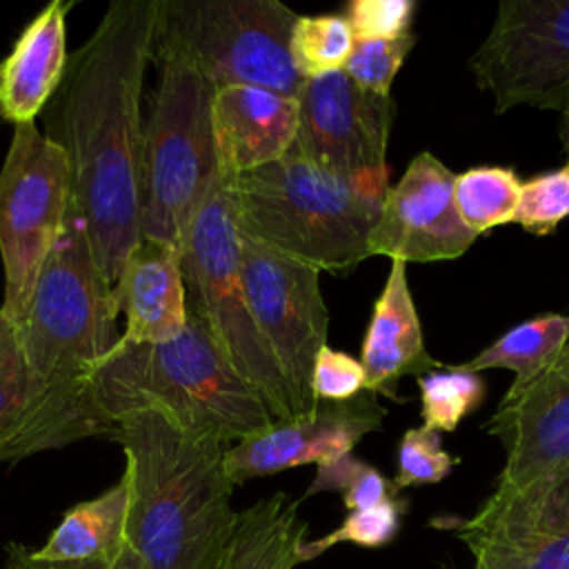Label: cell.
<instances>
[{
	"label": "cell",
	"mask_w": 569,
	"mask_h": 569,
	"mask_svg": "<svg viewBox=\"0 0 569 569\" xmlns=\"http://www.w3.org/2000/svg\"><path fill=\"white\" fill-rule=\"evenodd\" d=\"M158 4L113 0L47 104L44 136L67 158L71 207L111 287L142 240V91L156 56Z\"/></svg>",
	"instance_id": "6da1fadb"
},
{
	"label": "cell",
	"mask_w": 569,
	"mask_h": 569,
	"mask_svg": "<svg viewBox=\"0 0 569 569\" xmlns=\"http://www.w3.org/2000/svg\"><path fill=\"white\" fill-rule=\"evenodd\" d=\"M129 482L127 542L147 569H222L238 511L227 445L193 436L158 411H136L111 436Z\"/></svg>",
	"instance_id": "7a4b0ae2"
},
{
	"label": "cell",
	"mask_w": 569,
	"mask_h": 569,
	"mask_svg": "<svg viewBox=\"0 0 569 569\" xmlns=\"http://www.w3.org/2000/svg\"><path fill=\"white\" fill-rule=\"evenodd\" d=\"M89 389L113 425L136 411H158L227 447L278 422L267 398L236 371L191 307L184 331L169 342L120 338L89 376Z\"/></svg>",
	"instance_id": "3957f363"
},
{
	"label": "cell",
	"mask_w": 569,
	"mask_h": 569,
	"mask_svg": "<svg viewBox=\"0 0 569 569\" xmlns=\"http://www.w3.org/2000/svg\"><path fill=\"white\" fill-rule=\"evenodd\" d=\"M389 169L338 173L284 156L231 178L238 227L256 242L318 271L347 273L369 258Z\"/></svg>",
	"instance_id": "277c9868"
},
{
	"label": "cell",
	"mask_w": 569,
	"mask_h": 569,
	"mask_svg": "<svg viewBox=\"0 0 569 569\" xmlns=\"http://www.w3.org/2000/svg\"><path fill=\"white\" fill-rule=\"evenodd\" d=\"M153 58L160 73L142 136L140 231L144 240L180 251L220 173L211 122L216 87L171 53Z\"/></svg>",
	"instance_id": "5b68a950"
},
{
	"label": "cell",
	"mask_w": 569,
	"mask_h": 569,
	"mask_svg": "<svg viewBox=\"0 0 569 569\" xmlns=\"http://www.w3.org/2000/svg\"><path fill=\"white\" fill-rule=\"evenodd\" d=\"M118 300L100 273L84 224L71 207L64 229L16 327L29 369L47 382H89L120 340Z\"/></svg>",
	"instance_id": "8992f818"
},
{
	"label": "cell",
	"mask_w": 569,
	"mask_h": 569,
	"mask_svg": "<svg viewBox=\"0 0 569 569\" xmlns=\"http://www.w3.org/2000/svg\"><path fill=\"white\" fill-rule=\"evenodd\" d=\"M187 305L204 320L213 340L271 405L278 420L296 416L291 389L251 316L240 276V227L231 176L218 173L200 202L180 249Z\"/></svg>",
	"instance_id": "52a82bcc"
},
{
	"label": "cell",
	"mask_w": 569,
	"mask_h": 569,
	"mask_svg": "<svg viewBox=\"0 0 569 569\" xmlns=\"http://www.w3.org/2000/svg\"><path fill=\"white\" fill-rule=\"evenodd\" d=\"M296 13L278 0H160L156 53H171L213 87L249 84L298 93L289 56Z\"/></svg>",
	"instance_id": "ba28073f"
},
{
	"label": "cell",
	"mask_w": 569,
	"mask_h": 569,
	"mask_svg": "<svg viewBox=\"0 0 569 569\" xmlns=\"http://www.w3.org/2000/svg\"><path fill=\"white\" fill-rule=\"evenodd\" d=\"M71 213L69 167L62 149L36 122L16 124L0 167V316L22 325L40 271Z\"/></svg>",
	"instance_id": "9c48e42d"
},
{
	"label": "cell",
	"mask_w": 569,
	"mask_h": 569,
	"mask_svg": "<svg viewBox=\"0 0 569 569\" xmlns=\"http://www.w3.org/2000/svg\"><path fill=\"white\" fill-rule=\"evenodd\" d=\"M469 69L493 96L496 113L562 111L569 102V0H502Z\"/></svg>",
	"instance_id": "30bf717a"
},
{
	"label": "cell",
	"mask_w": 569,
	"mask_h": 569,
	"mask_svg": "<svg viewBox=\"0 0 569 569\" xmlns=\"http://www.w3.org/2000/svg\"><path fill=\"white\" fill-rule=\"evenodd\" d=\"M240 276L256 327L291 389L296 416L311 411L318 405L311 393L313 365L329 345L320 271L240 231Z\"/></svg>",
	"instance_id": "8fae6325"
},
{
	"label": "cell",
	"mask_w": 569,
	"mask_h": 569,
	"mask_svg": "<svg viewBox=\"0 0 569 569\" xmlns=\"http://www.w3.org/2000/svg\"><path fill=\"white\" fill-rule=\"evenodd\" d=\"M473 569H569V467L496 487L471 518L449 522Z\"/></svg>",
	"instance_id": "7c38bea8"
},
{
	"label": "cell",
	"mask_w": 569,
	"mask_h": 569,
	"mask_svg": "<svg viewBox=\"0 0 569 569\" xmlns=\"http://www.w3.org/2000/svg\"><path fill=\"white\" fill-rule=\"evenodd\" d=\"M113 431L89 382L38 378L24 362L16 327L0 316V465Z\"/></svg>",
	"instance_id": "4fadbf2b"
},
{
	"label": "cell",
	"mask_w": 569,
	"mask_h": 569,
	"mask_svg": "<svg viewBox=\"0 0 569 569\" xmlns=\"http://www.w3.org/2000/svg\"><path fill=\"white\" fill-rule=\"evenodd\" d=\"M289 156L338 173L387 169V142L396 118L391 96L358 87L345 71L305 78Z\"/></svg>",
	"instance_id": "5bb4252c"
},
{
	"label": "cell",
	"mask_w": 569,
	"mask_h": 569,
	"mask_svg": "<svg viewBox=\"0 0 569 569\" xmlns=\"http://www.w3.org/2000/svg\"><path fill=\"white\" fill-rule=\"evenodd\" d=\"M453 178L433 153L413 156L400 180L385 196L369 236V256L402 262H436L462 256L476 233L453 202Z\"/></svg>",
	"instance_id": "9a60e30c"
},
{
	"label": "cell",
	"mask_w": 569,
	"mask_h": 569,
	"mask_svg": "<svg viewBox=\"0 0 569 569\" xmlns=\"http://www.w3.org/2000/svg\"><path fill=\"white\" fill-rule=\"evenodd\" d=\"M385 416V407L369 389L342 402L320 400L307 413L278 420L267 431L229 445L227 476L236 487L291 467L338 460L349 456L367 433L380 431Z\"/></svg>",
	"instance_id": "2e32d148"
},
{
	"label": "cell",
	"mask_w": 569,
	"mask_h": 569,
	"mask_svg": "<svg viewBox=\"0 0 569 569\" xmlns=\"http://www.w3.org/2000/svg\"><path fill=\"white\" fill-rule=\"evenodd\" d=\"M485 431L505 449L496 487H518L569 467V347L533 380L507 389Z\"/></svg>",
	"instance_id": "e0dca14e"
},
{
	"label": "cell",
	"mask_w": 569,
	"mask_h": 569,
	"mask_svg": "<svg viewBox=\"0 0 569 569\" xmlns=\"http://www.w3.org/2000/svg\"><path fill=\"white\" fill-rule=\"evenodd\" d=\"M211 122L220 171L240 176L284 158L298 122V102L249 84L216 87Z\"/></svg>",
	"instance_id": "ac0fdd59"
},
{
	"label": "cell",
	"mask_w": 569,
	"mask_h": 569,
	"mask_svg": "<svg viewBox=\"0 0 569 569\" xmlns=\"http://www.w3.org/2000/svg\"><path fill=\"white\" fill-rule=\"evenodd\" d=\"M127 342L160 345L178 338L189 320L182 258L176 247L140 240L113 287Z\"/></svg>",
	"instance_id": "d6986e66"
},
{
	"label": "cell",
	"mask_w": 569,
	"mask_h": 569,
	"mask_svg": "<svg viewBox=\"0 0 569 569\" xmlns=\"http://www.w3.org/2000/svg\"><path fill=\"white\" fill-rule=\"evenodd\" d=\"M360 365L365 387L391 400H400L396 387L405 376L420 378L440 369V362L425 347L422 325L407 282V262L402 260H391L362 340Z\"/></svg>",
	"instance_id": "ffe728a7"
},
{
	"label": "cell",
	"mask_w": 569,
	"mask_h": 569,
	"mask_svg": "<svg viewBox=\"0 0 569 569\" xmlns=\"http://www.w3.org/2000/svg\"><path fill=\"white\" fill-rule=\"evenodd\" d=\"M71 7L64 0L49 2L2 60L0 113L13 127L36 122L64 78L69 62L67 11Z\"/></svg>",
	"instance_id": "44dd1931"
},
{
	"label": "cell",
	"mask_w": 569,
	"mask_h": 569,
	"mask_svg": "<svg viewBox=\"0 0 569 569\" xmlns=\"http://www.w3.org/2000/svg\"><path fill=\"white\" fill-rule=\"evenodd\" d=\"M298 500L282 491L238 511L222 569L298 567L309 525L298 516Z\"/></svg>",
	"instance_id": "7402d4cb"
},
{
	"label": "cell",
	"mask_w": 569,
	"mask_h": 569,
	"mask_svg": "<svg viewBox=\"0 0 569 569\" xmlns=\"http://www.w3.org/2000/svg\"><path fill=\"white\" fill-rule=\"evenodd\" d=\"M127 513L129 482L122 473L100 496L73 505L47 542L31 553L49 562H87L111 556L127 542Z\"/></svg>",
	"instance_id": "603a6c76"
},
{
	"label": "cell",
	"mask_w": 569,
	"mask_h": 569,
	"mask_svg": "<svg viewBox=\"0 0 569 569\" xmlns=\"http://www.w3.org/2000/svg\"><path fill=\"white\" fill-rule=\"evenodd\" d=\"M567 345L569 316L540 313L511 327L487 349L458 367L473 373L487 369H509L516 373L509 389H518L551 365L567 349Z\"/></svg>",
	"instance_id": "cb8c5ba5"
},
{
	"label": "cell",
	"mask_w": 569,
	"mask_h": 569,
	"mask_svg": "<svg viewBox=\"0 0 569 569\" xmlns=\"http://www.w3.org/2000/svg\"><path fill=\"white\" fill-rule=\"evenodd\" d=\"M520 187L513 169L473 167L453 178V202L462 222L480 236L513 222Z\"/></svg>",
	"instance_id": "d4e9b609"
},
{
	"label": "cell",
	"mask_w": 569,
	"mask_h": 569,
	"mask_svg": "<svg viewBox=\"0 0 569 569\" xmlns=\"http://www.w3.org/2000/svg\"><path fill=\"white\" fill-rule=\"evenodd\" d=\"M356 36L345 16H298L289 36V56L302 78L342 71Z\"/></svg>",
	"instance_id": "484cf974"
},
{
	"label": "cell",
	"mask_w": 569,
	"mask_h": 569,
	"mask_svg": "<svg viewBox=\"0 0 569 569\" xmlns=\"http://www.w3.org/2000/svg\"><path fill=\"white\" fill-rule=\"evenodd\" d=\"M420 389V418L429 431H456L460 420L476 411L485 400L487 385L480 373L465 371L458 365L433 369L416 378Z\"/></svg>",
	"instance_id": "4316f807"
},
{
	"label": "cell",
	"mask_w": 569,
	"mask_h": 569,
	"mask_svg": "<svg viewBox=\"0 0 569 569\" xmlns=\"http://www.w3.org/2000/svg\"><path fill=\"white\" fill-rule=\"evenodd\" d=\"M405 511H407V500H402L398 496H391L369 509L349 511V516L342 520V525L338 529L329 531L322 538L305 540L300 560L302 562L313 560L340 542H349V545H358V547H367V549L385 547L398 536Z\"/></svg>",
	"instance_id": "83f0119b"
},
{
	"label": "cell",
	"mask_w": 569,
	"mask_h": 569,
	"mask_svg": "<svg viewBox=\"0 0 569 569\" xmlns=\"http://www.w3.org/2000/svg\"><path fill=\"white\" fill-rule=\"evenodd\" d=\"M320 491H338L349 511L376 507L398 493L393 482H389L376 467L353 458L351 453L318 465L316 476L305 491V498Z\"/></svg>",
	"instance_id": "f1b7e54d"
},
{
	"label": "cell",
	"mask_w": 569,
	"mask_h": 569,
	"mask_svg": "<svg viewBox=\"0 0 569 569\" xmlns=\"http://www.w3.org/2000/svg\"><path fill=\"white\" fill-rule=\"evenodd\" d=\"M565 218H569V160L522 182L513 222L533 236H549Z\"/></svg>",
	"instance_id": "f546056e"
},
{
	"label": "cell",
	"mask_w": 569,
	"mask_h": 569,
	"mask_svg": "<svg viewBox=\"0 0 569 569\" xmlns=\"http://www.w3.org/2000/svg\"><path fill=\"white\" fill-rule=\"evenodd\" d=\"M416 42L418 36L411 31L389 40H356L342 71L358 87L378 96H389L391 82Z\"/></svg>",
	"instance_id": "4dcf8cb0"
},
{
	"label": "cell",
	"mask_w": 569,
	"mask_h": 569,
	"mask_svg": "<svg viewBox=\"0 0 569 569\" xmlns=\"http://www.w3.org/2000/svg\"><path fill=\"white\" fill-rule=\"evenodd\" d=\"M458 458L440 447V433L425 427L407 429L398 442L393 487L400 491L416 485H436L447 478Z\"/></svg>",
	"instance_id": "1f68e13d"
},
{
	"label": "cell",
	"mask_w": 569,
	"mask_h": 569,
	"mask_svg": "<svg viewBox=\"0 0 569 569\" xmlns=\"http://www.w3.org/2000/svg\"><path fill=\"white\" fill-rule=\"evenodd\" d=\"M413 13V0H353L345 18L356 40H389L409 33Z\"/></svg>",
	"instance_id": "d6a6232c"
},
{
	"label": "cell",
	"mask_w": 569,
	"mask_h": 569,
	"mask_svg": "<svg viewBox=\"0 0 569 569\" xmlns=\"http://www.w3.org/2000/svg\"><path fill=\"white\" fill-rule=\"evenodd\" d=\"M365 389V369L360 360L345 351L331 349L329 345L320 349L311 373V393L318 402L351 400Z\"/></svg>",
	"instance_id": "836d02e7"
},
{
	"label": "cell",
	"mask_w": 569,
	"mask_h": 569,
	"mask_svg": "<svg viewBox=\"0 0 569 569\" xmlns=\"http://www.w3.org/2000/svg\"><path fill=\"white\" fill-rule=\"evenodd\" d=\"M2 569H147L140 556L124 542L116 553L98 558V560H87V562H49V560H38L31 549L11 542L7 547V562Z\"/></svg>",
	"instance_id": "e575fe53"
},
{
	"label": "cell",
	"mask_w": 569,
	"mask_h": 569,
	"mask_svg": "<svg viewBox=\"0 0 569 569\" xmlns=\"http://www.w3.org/2000/svg\"><path fill=\"white\" fill-rule=\"evenodd\" d=\"M558 136H560V142L567 151V160H569V102L565 104V109L560 111V124H558Z\"/></svg>",
	"instance_id": "d590c367"
},
{
	"label": "cell",
	"mask_w": 569,
	"mask_h": 569,
	"mask_svg": "<svg viewBox=\"0 0 569 569\" xmlns=\"http://www.w3.org/2000/svg\"><path fill=\"white\" fill-rule=\"evenodd\" d=\"M0 73H2V62H0Z\"/></svg>",
	"instance_id": "8d00e7d4"
}]
</instances>
